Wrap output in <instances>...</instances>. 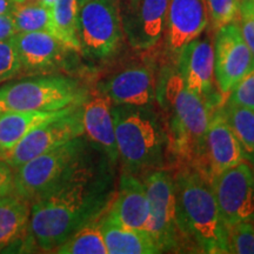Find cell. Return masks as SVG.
<instances>
[{
    "label": "cell",
    "mask_w": 254,
    "mask_h": 254,
    "mask_svg": "<svg viewBox=\"0 0 254 254\" xmlns=\"http://www.w3.org/2000/svg\"><path fill=\"white\" fill-rule=\"evenodd\" d=\"M178 72L184 86L215 105L225 103L214 92L213 43L207 34L199 36L178 53Z\"/></svg>",
    "instance_id": "7c38bea8"
},
{
    "label": "cell",
    "mask_w": 254,
    "mask_h": 254,
    "mask_svg": "<svg viewBox=\"0 0 254 254\" xmlns=\"http://www.w3.org/2000/svg\"><path fill=\"white\" fill-rule=\"evenodd\" d=\"M21 68L44 71L57 67L68 50L50 32H21L13 37Z\"/></svg>",
    "instance_id": "ac0fdd59"
},
{
    "label": "cell",
    "mask_w": 254,
    "mask_h": 254,
    "mask_svg": "<svg viewBox=\"0 0 254 254\" xmlns=\"http://www.w3.org/2000/svg\"><path fill=\"white\" fill-rule=\"evenodd\" d=\"M174 176L178 226L189 252L227 254L222 221L209 180L198 168L182 165Z\"/></svg>",
    "instance_id": "7a4b0ae2"
},
{
    "label": "cell",
    "mask_w": 254,
    "mask_h": 254,
    "mask_svg": "<svg viewBox=\"0 0 254 254\" xmlns=\"http://www.w3.org/2000/svg\"><path fill=\"white\" fill-rule=\"evenodd\" d=\"M53 21V36L68 50L80 51L78 39V0H56L51 7Z\"/></svg>",
    "instance_id": "7402d4cb"
},
{
    "label": "cell",
    "mask_w": 254,
    "mask_h": 254,
    "mask_svg": "<svg viewBox=\"0 0 254 254\" xmlns=\"http://www.w3.org/2000/svg\"><path fill=\"white\" fill-rule=\"evenodd\" d=\"M215 32L214 80L220 94L227 99L232 88L254 67V55L236 23L225 25Z\"/></svg>",
    "instance_id": "8fae6325"
},
{
    "label": "cell",
    "mask_w": 254,
    "mask_h": 254,
    "mask_svg": "<svg viewBox=\"0 0 254 254\" xmlns=\"http://www.w3.org/2000/svg\"><path fill=\"white\" fill-rule=\"evenodd\" d=\"M78 39L80 51L105 59L118 51L123 40L119 0H90L79 7Z\"/></svg>",
    "instance_id": "ba28073f"
},
{
    "label": "cell",
    "mask_w": 254,
    "mask_h": 254,
    "mask_svg": "<svg viewBox=\"0 0 254 254\" xmlns=\"http://www.w3.org/2000/svg\"><path fill=\"white\" fill-rule=\"evenodd\" d=\"M11 15L13 18L17 33L44 31L53 34L51 8L46 7L43 2H15Z\"/></svg>",
    "instance_id": "cb8c5ba5"
},
{
    "label": "cell",
    "mask_w": 254,
    "mask_h": 254,
    "mask_svg": "<svg viewBox=\"0 0 254 254\" xmlns=\"http://www.w3.org/2000/svg\"><path fill=\"white\" fill-rule=\"evenodd\" d=\"M208 25L205 0H168L164 32L168 50H180L204 33Z\"/></svg>",
    "instance_id": "9a60e30c"
},
{
    "label": "cell",
    "mask_w": 254,
    "mask_h": 254,
    "mask_svg": "<svg viewBox=\"0 0 254 254\" xmlns=\"http://www.w3.org/2000/svg\"><path fill=\"white\" fill-rule=\"evenodd\" d=\"M13 193V172L12 168L0 161V198Z\"/></svg>",
    "instance_id": "4dcf8cb0"
},
{
    "label": "cell",
    "mask_w": 254,
    "mask_h": 254,
    "mask_svg": "<svg viewBox=\"0 0 254 254\" xmlns=\"http://www.w3.org/2000/svg\"><path fill=\"white\" fill-rule=\"evenodd\" d=\"M85 103V92L73 79L45 75L0 88V116L7 112H55Z\"/></svg>",
    "instance_id": "5b68a950"
},
{
    "label": "cell",
    "mask_w": 254,
    "mask_h": 254,
    "mask_svg": "<svg viewBox=\"0 0 254 254\" xmlns=\"http://www.w3.org/2000/svg\"><path fill=\"white\" fill-rule=\"evenodd\" d=\"M81 136L65 142L15 168L13 193L33 202L41 194L66 179L88 157Z\"/></svg>",
    "instance_id": "8992f818"
},
{
    "label": "cell",
    "mask_w": 254,
    "mask_h": 254,
    "mask_svg": "<svg viewBox=\"0 0 254 254\" xmlns=\"http://www.w3.org/2000/svg\"><path fill=\"white\" fill-rule=\"evenodd\" d=\"M170 124L166 129L168 145L180 163L201 170L205 134L215 105L187 90L180 77L167 84Z\"/></svg>",
    "instance_id": "277c9868"
},
{
    "label": "cell",
    "mask_w": 254,
    "mask_h": 254,
    "mask_svg": "<svg viewBox=\"0 0 254 254\" xmlns=\"http://www.w3.org/2000/svg\"><path fill=\"white\" fill-rule=\"evenodd\" d=\"M113 104L101 94L85 101L82 106L84 133L114 165L119 160L112 114Z\"/></svg>",
    "instance_id": "d6986e66"
},
{
    "label": "cell",
    "mask_w": 254,
    "mask_h": 254,
    "mask_svg": "<svg viewBox=\"0 0 254 254\" xmlns=\"http://www.w3.org/2000/svg\"><path fill=\"white\" fill-rule=\"evenodd\" d=\"M107 254H157L158 246L148 232L123 226L105 214L100 220Z\"/></svg>",
    "instance_id": "ffe728a7"
},
{
    "label": "cell",
    "mask_w": 254,
    "mask_h": 254,
    "mask_svg": "<svg viewBox=\"0 0 254 254\" xmlns=\"http://www.w3.org/2000/svg\"><path fill=\"white\" fill-rule=\"evenodd\" d=\"M253 164H254V163H253Z\"/></svg>",
    "instance_id": "74e56055"
},
{
    "label": "cell",
    "mask_w": 254,
    "mask_h": 254,
    "mask_svg": "<svg viewBox=\"0 0 254 254\" xmlns=\"http://www.w3.org/2000/svg\"><path fill=\"white\" fill-rule=\"evenodd\" d=\"M142 180L150 204L146 232L163 252H187L183 234L178 226L174 176L159 168L145 173Z\"/></svg>",
    "instance_id": "52a82bcc"
},
{
    "label": "cell",
    "mask_w": 254,
    "mask_h": 254,
    "mask_svg": "<svg viewBox=\"0 0 254 254\" xmlns=\"http://www.w3.org/2000/svg\"><path fill=\"white\" fill-rule=\"evenodd\" d=\"M148 214L150 204L144 182L134 174L123 172L107 215L123 226L146 231Z\"/></svg>",
    "instance_id": "e0dca14e"
},
{
    "label": "cell",
    "mask_w": 254,
    "mask_h": 254,
    "mask_svg": "<svg viewBox=\"0 0 254 254\" xmlns=\"http://www.w3.org/2000/svg\"><path fill=\"white\" fill-rule=\"evenodd\" d=\"M31 207L27 200L14 193L0 198V251L26 231Z\"/></svg>",
    "instance_id": "44dd1931"
},
{
    "label": "cell",
    "mask_w": 254,
    "mask_h": 254,
    "mask_svg": "<svg viewBox=\"0 0 254 254\" xmlns=\"http://www.w3.org/2000/svg\"><path fill=\"white\" fill-rule=\"evenodd\" d=\"M56 0H43V4L46 6V7L51 8L53 6V4H55Z\"/></svg>",
    "instance_id": "836d02e7"
},
{
    "label": "cell",
    "mask_w": 254,
    "mask_h": 254,
    "mask_svg": "<svg viewBox=\"0 0 254 254\" xmlns=\"http://www.w3.org/2000/svg\"><path fill=\"white\" fill-rule=\"evenodd\" d=\"M14 6L15 0H0V14H11Z\"/></svg>",
    "instance_id": "d6a6232c"
},
{
    "label": "cell",
    "mask_w": 254,
    "mask_h": 254,
    "mask_svg": "<svg viewBox=\"0 0 254 254\" xmlns=\"http://www.w3.org/2000/svg\"><path fill=\"white\" fill-rule=\"evenodd\" d=\"M225 225L254 219V171L240 161L209 180Z\"/></svg>",
    "instance_id": "30bf717a"
},
{
    "label": "cell",
    "mask_w": 254,
    "mask_h": 254,
    "mask_svg": "<svg viewBox=\"0 0 254 254\" xmlns=\"http://www.w3.org/2000/svg\"><path fill=\"white\" fill-rule=\"evenodd\" d=\"M111 166L114 164L106 155L94 161L90 154L66 179L34 200L28 222L41 250H56L109 209L116 195Z\"/></svg>",
    "instance_id": "6da1fadb"
},
{
    "label": "cell",
    "mask_w": 254,
    "mask_h": 254,
    "mask_svg": "<svg viewBox=\"0 0 254 254\" xmlns=\"http://www.w3.org/2000/svg\"><path fill=\"white\" fill-rule=\"evenodd\" d=\"M17 34L15 25L11 14H0V41L7 40Z\"/></svg>",
    "instance_id": "1f68e13d"
},
{
    "label": "cell",
    "mask_w": 254,
    "mask_h": 254,
    "mask_svg": "<svg viewBox=\"0 0 254 254\" xmlns=\"http://www.w3.org/2000/svg\"><path fill=\"white\" fill-rule=\"evenodd\" d=\"M17 1H20V0H15V2H17Z\"/></svg>",
    "instance_id": "8d00e7d4"
},
{
    "label": "cell",
    "mask_w": 254,
    "mask_h": 254,
    "mask_svg": "<svg viewBox=\"0 0 254 254\" xmlns=\"http://www.w3.org/2000/svg\"><path fill=\"white\" fill-rule=\"evenodd\" d=\"M244 160H246L245 151L225 119L220 105L213 110L209 118L200 172L211 180Z\"/></svg>",
    "instance_id": "4fadbf2b"
},
{
    "label": "cell",
    "mask_w": 254,
    "mask_h": 254,
    "mask_svg": "<svg viewBox=\"0 0 254 254\" xmlns=\"http://www.w3.org/2000/svg\"><path fill=\"white\" fill-rule=\"evenodd\" d=\"M226 100L254 111V67L232 88Z\"/></svg>",
    "instance_id": "f1b7e54d"
},
{
    "label": "cell",
    "mask_w": 254,
    "mask_h": 254,
    "mask_svg": "<svg viewBox=\"0 0 254 254\" xmlns=\"http://www.w3.org/2000/svg\"><path fill=\"white\" fill-rule=\"evenodd\" d=\"M112 114L123 172L136 176L163 168L168 136L151 105H113Z\"/></svg>",
    "instance_id": "3957f363"
},
{
    "label": "cell",
    "mask_w": 254,
    "mask_h": 254,
    "mask_svg": "<svg viewBox=\"0 0 254 254\" xmlns=\"http://www.w3.org/2000/svg\"><path fill=\"white\" fill-rule=\"evenodd\" d=\"M225 119L240 141L246 160L254 163V111L225 100L221 105Z\"/></svg>",
    "instance_id": "603a6c76"
},
{
    "label": "cell",
    "mask_w": 254,
    "mask_h": 254,
    "mask_svg": "<svg viewBox=\"0 0 254 254\" xmlns=\"http://www.w3.org/2000/svg\"><path fill=\"white\" fill-rule=\"evenodd\" d=\"M87 1H90V0H78V4H79V7H80V6H82L85 4V2H87Z\"/></svg>",
    "instance_id": "e575fe53"
},
{
    "label": "cell",
    "mask_w": 254,
    "mask_h": 254,
    "mask_svg": "<svg viewBox=\"0 0 254 254\" xmlns=\"http://www.w3.org/2000/svg\"><path fill=\"white\" fill-rule=\"evenodd\" d=\"M155 78L150 66L135 65L123 69L107 79L100 86L113 105H151L155 99Z\"/></svg>",
    "instance_id": "2e32d148"
},
{
    "label": "cell",
    "mask_w": 254,
    "mask_h": 254,
    "mask_svg": "<svg viewBox=\"0 0 254 254\" xmlns=\"http://www.w3.org/2000/svg\"><path fill=\"white\" fill-rule=\"evenodd\" d=\"M55 252L59 254H107L100 221L94 220L85 225L57 247Z\"/></svg>",
    "instance_id": "d4e9b609"
},
{
    "label": "cell",
    "mask_w": 254,
    "mask_h": 254,
    "mask_svg": "<svg viewBox=\"0 0 254 254\" xmlns=\"http://www.w3.org/2000/svg\"><path fill=\"white\" fill-rule=\"evenodd\" d=\"M249 1L251 2V4H252V5L254 6V0H249Z\"/></svg>",
    "instance_id": "d590c367"
},
{
    "label": "cell",
    "mask_w": 254,
    "mask_h": 254,
    "mask_svg": "<svg viewBox=\"0 0 254 254\" xmlns=\"http://www.w3.org/2000/svg\"><path fill=\"white\" fill-rule=\"evenodd\" d=\"M168 0H128L122 25L127 40L136 50L155 46L164 33Z\"/></svg>",
    "instance_id": "5bb4252c"
},
{
    "label": "cell",
    "mask_w": 254,
    "mask_h": 254,
    "mask_svg": "<svg viewBox=\"0 0 254 254\" xmlns=\"http://www.w3.org/2000/svg\"><path fill=\"white\" fill-rule=\"evenodd\" d=\"M236 24L247 46L254 55V6L249 0H240L239 15Z\"/></svg>",
    "instance_id": "f546056e"
},
{
    "label": "cell",
    "mask_w": 254,
    "mask_h": 254,
    "mask_svg": "<svg viewBox=\"0 0 254 254\" xmlns=\"http://www.w3.org/2000/svg\"><path fill=\"white\" fill-rule=\"evenodd\" d=\"M20 69L21 63L13 38L0 41V82L14 78Z\"/></svg>",
    "instance_id": "83f0119b"
},
{
    "label": "cell",
    "mask_w": 254,
    "mask_h": 254,
    "mask_svg": "<svg viewBox=\"0 0 254 254\" xmlns=\"http://www.w3.org/2000/svg\"><path fill=\"white\" fill-rule=\"evenodd\" d=\"M227 253L254 254V219L226 225Z\"/></svg>",
    "instance_id": "484cf974"
},
{
    "label": "cell",
    "mask_w": 254,
    "mask_h": 254,
    "mask_svg": "<svg viewBox=\"0 0 254 254\" xmlns=\"http://www.w3.org/2000/svg\"><path fill=\"white\" fill-rule=\"evenodd\" d=\"M205 4L208 19L214 31L237 21L240 0H205Z\"/></svg>",
    "instance_id": "4316f807"
},
{
    "label": "cell",
    "mask_w": 254,
    "mask_h": 254,
    "mask_svg": "<svg viewBox=\"0 0 254 254\" xmlns=\"http://www.w3.org/2000/svg\"><path fill=\"white\" fill-rule=\"evenodd\" d=\"M82 135V107L78 106L71 112L32 129L14 147L0 154V161L11 168H18L31 159Z\"/></svg>",
    "instance_id": "9c48e42d"
}]
</instances>
